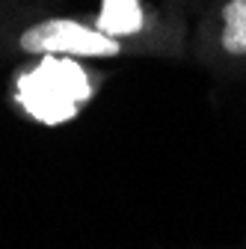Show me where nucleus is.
Listing matches in <instances>:
<instances>
[{"instance_id":"obj_1","label":"nucleus","mask_w":246,"mask_h":249,"mask_svg":"<svg viewBox=\"0 0 246 249\" xmlns=\"http://www.w3.org/2000/svg\"><path fill=\"white\" fill-rule=\"evenodd\" d=\"M18 86H21V104L48 124L74 116L77 104L89 95L83 69L71 59H53V56H45L42 66L33 69V74H27Z\"/></svg>"},{"instance_id":"obj_4","label":"nucleus","mask_w":246,"mask_h":249,"mask_svg":"<svg viewBox=\"0 0 246 249\" xmlns=\"http://www.w3.org/2000/svg\"><path fill=\"white\" fill-rule=\"evenodd\" d=\"M226 27H223V48L228 53H246V0L226 3Z\"/></svg>"},{"instance_id":"obj_2","label":"nucleus","mask_w":246,"mask_h":249,"mask_svg":"<svg viewBox=\"0 0 246 249\" xmlns=\"http://www.w3.org/2000/svg\"><path fill=\"white\" fill-rule=\"evenodd\" d=\"M21 51L42 56H116L119 39L69 18H51L21 33Z\"/></svg>"},{"instance_id":"obj_3","label":"nucleus","mask_w":246,"mask_h":249,"mask_svg":"<svg viewBox=\"0 0 246 249\" xmlns=\"http://www.w3.org/2000/svg\"><path fill=\"white\" fill-rule=\"evenodd\" d=\"M95 27L113 39L131 36L142 27V9L137 0H101V15Z\"/></svg>"}]
</instances>
